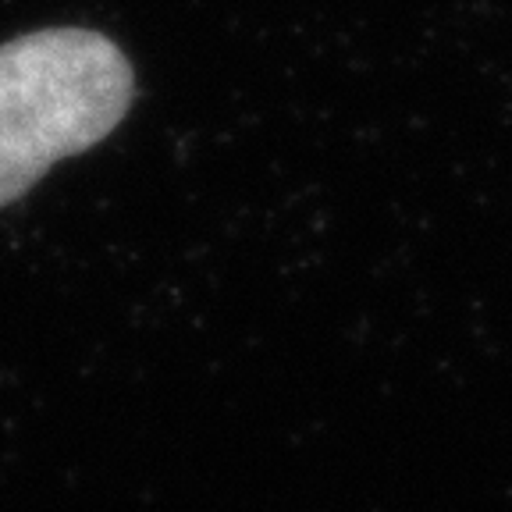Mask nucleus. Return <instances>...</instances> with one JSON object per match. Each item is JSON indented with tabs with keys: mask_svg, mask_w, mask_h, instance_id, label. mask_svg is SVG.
<instances>
[{
	"mask_svg": "<svg viewBox=\"0 0 512 512\" xmlns=\"http://www.w3.org/2000/svg\"><path fill=\"white\" fill-rule=\"evenodd\" d=\"M136 96L128 57L93 29H43L0 47V207L50 164L86 153Z\"/></svg>",
	"mask_w": 512,
	"mask_h": 512,
	"instance_id": "1",
	"label": "nucleus"
}]
</instances>
